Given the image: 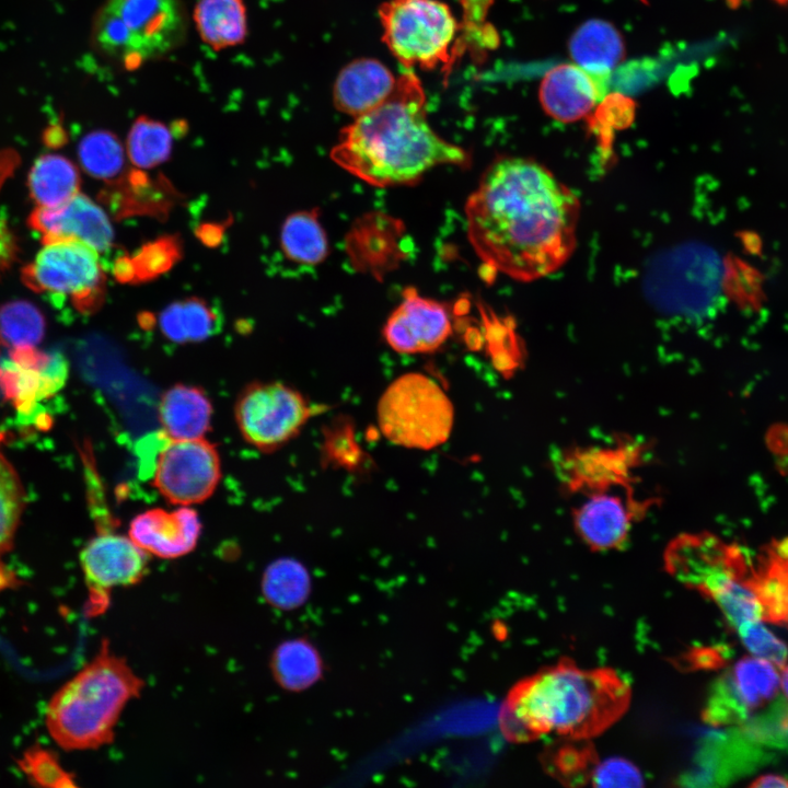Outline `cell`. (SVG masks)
<instances>
[{"instance_id": "b9f144b4", "label": "cell", "mask_w": 788, "mask_h": 788, "mask_svg": "<svg viewBox=\"0 0 788 788\" xmlns=\"http://www.w3.org/2000/svg\"><path fill=\"white\" fill-rule=\"evenodd\" d=\"M692 656V659L694 660L692 665H696L698 668L714 669L725 663V659L722 658L723 656L715 648H702L696 650Z\"/></svg>"}, {"instance_id": "277c9868", "label": "cell", "mask_w": 788, "mask_h": 788, "mask_svg": "<svg viewBox=\"0 0 788 788\" xmlns=\"http://www.w3.org/2000/svg\"><path fill=\"white\" fill-rule=\"evenodd\" d=\"M144 687L124 657L103 639L94 658L50 698L45 725L63 750H96L111 744L127 704Z\"/></svg>"}, {"instance_id": "d4e9b609", "label": "cell", "mask_w": 788, "mask_h": 788, "mask_svg": "<svg viewBox=\"0 0 788 788\" xmlns=\"http://www.w3.org/2000/svg\"><path fill=\"white\" fill-rule=\"evenodd\" d=\"M218 313L200 298H186L164 308L158 317L161 334L176 344L208 339L219 328Z\"/></svg>"}, {"instance_id": "2e32d148", "label": "cell", "mask_w": 788, "mask_h": 788, "mask_svg": "<svg viewBox=\"0 0 788 788\" xmlns=\"http://www.w3.org/2000/svg\"><path fill=\"white\" fill-rule=\"evenodd\" d=\"M28 225L38 232L43 242L71 239L105 252L114 242V230L106 212L88 196L78 193L60 207H36Z\"/></svg>"}, {"instance_id": "83f0119b", "label": "cell", "mask_w": 788, "mask_h": 788, "mask_svg": "<svg viewBox=\"0 0 788 788\" xmlns=\"http://www.w3.org/2000/svg\"><path fill=\"white\" fill-rule=\"evenodd\" d=\"M280 247L288 259L302 265H317L328 253L327 237L316 210L291 213L282 223Z\"/></svg>"}, {"instance_id": "ffe728a7", "label": "cell", "mask_w": 788, "mask_h": 788, "mask_svg": "<svg viewBox=\"0 0 788 788\" xmlns=\"http://www.w3.org/2000/svg\"><path fill=\"white\" fill-rule=\"evenodd\" d=\"M212 416L210 397L200 386L177 383L160 396L158 418L170 440L205 438L211 428Z\"/></svg>"}, {"instance_id": "f35d334b", "label": "cell", "mask_w": 788, "mask_h": 788, "mask_svg": "<svg viewBox=\"0 0 788 788\" xmlns=\"http://www.w3.org/2000/svg\"><path fill=\"white\" fill-rule=\"evenodd\" d=\"M737 633L752 656L765 659L780 669L787 663V645L765 627L761 621L745 622L737 628Z\"/></svg>"}, {"instance_id": "8d00e7d4", "label": "cell", "mask_w": 788, "mask_h": 788, "mask_svg": "<svg viewBox=\"0 0 788 788\" xmlns=\"http://www.w3.org/2000/svg\"><path fill=\"white\" fill-rule=\"evenodd\" d=\"M19 767L35 786L50 788L78 787L74 776L67 772L57 756L39 745L27 749L18 761Z\"/></svg>"}, {"instance_id": "cb8c5ba5", "label": "cell", "mask_w": 788, "mask_h": 788, "mask_svg": "<svg viewBox=\"0 0 788 788\" xmlns=\"http://www.w3.org/2000/svg\"><path fill=\"white\" fill-rule=\"evenodd\" d=\"M77 166L65 157L45 154L33 164L27 178L30 195L39 208H57L73 198L80 189Z\"/></svg>"}, {"instance_id": "9c48e42d", "label": "cell", "mask_w": 788, "mask_h": 788, "mask_svg": "<svg viewBox=\"0 0 788 788\" xmlns=\"http://www.w3.org/2000/svg\"><path fill=\"white\" fill-rule=\"evenodd\" d=\"M233 412L244 441L264 453L293 440L314 415L306 397L281 381L246 384L236 396Z\"/></svg>"}, {"instance_id": "f1b7e54d", "label": "cell", "mask_w": 788, "mask_h": 788, "mask_svg": "<svg viewBox=\"0 0 788 788\" xmlns=\"http://www.w3.org/2000/svg\"><path fill=\"white\" fill-rule=\"evenodd\" d=\"M182 256V243L175 235H165L142 245L132 256L116 259L115 277L124 282L152 280L171 269Z\"/></svg>"}, {"instance_id": "f6af8a7d", "label": "cell", "mask_w": 788, "mask_h": 788, "mask_svg": "<svg viewBox=\"0 0 788 788\" xmlns=\"http://www.w3.org/2000/svg\"><path fill=\"white\" fill-rule=\"evenodd\" d=\"M773 1L779 5L788 7V0H773Z\"/></svg>"}, {"instance_id": "ab89813d", "label": "cell", "mask_w": 788, "mask_h": 788, "mask_svg": "<svg viewBox=\"0 0 788 788\" xmlns=\"http://www.w3.org/2000/svg\"><path fill=\"white\" fill-rule=\"evenodd\" d=\"M591 785L595 787H639L644 777L639 768L624 757H609L600 761Z\"/></svg>"}, {"instance_id": "9a60e30c", "label": "cell", "mask_w": 788, "mask_h": 788, "mask_svg": "<svg viewBox=\"0 0 788 788\" xmlns=\"http://www.w3.org/2000/svg\"><path fill=\"white\" fill-rule=\"evenodd\" d=\"M69 364L58 351L43 352L35 347L11 349L0 369L5 395L22 412H28L66 384Z\"/></svg>"}, {"instance_id": "1f68e13d", "label": "cell", "mask_w": 788, "mask_h": 788, "mask_svg": "<svg viewBox=\"0 0 788 788\" xmlns=\"http://www.w3.org/2000/svg\"><path fill=\"white\" fill-rule=\"evenodd\" d=\"M738 697L750 711L769 703L780 687V675L769 661L748 656L728 673Z\"/></svg>"}, {"instance_id": "d6986e66", "label": "cell", "mask_w": 788, "mask_h": 788, "mask_svg": "<svg viewBox=\"0 0 788 788\" xmlns=\"http://www.w3.org/2000/svg\"><path fill=\"white\" fill-rule=\"evenodd\" d=\"M396 83L397 78L382 62L370 58L355 60L336 78L334 105L354 118L359 117L383 103Z\"/></svg>"}, {"instance_id": "8992f818", "label": "cell", "mask_w": 788, "mask_h": 788, "mask_svg": "<svg viewBox=\"0 0 788 788\" xmlns=\"http://www.w3.org/2000/svg\"><path fill=\"white\" fill-rule=\"evenodd\" d=\"M380 431L399 447L431 450L443 444L454 424V407L430 376L408 372L387 385L376 406Z\"/></svg>"}, {"instance_id": "484cf974", "label": "cell", "mask_w": 788, "mask_h": 788, "mask_svg": "<svg viewBox=\"0 0 788 788\" xmlns=\"http://www.w3.org/2000/svg\"><path fill=\"white\" fill-rule=\"evenodd\" d=\"M195 20L201 38L217 48L240 44L246 35L242 0H199Z\"/></svg>"}, {"instance_id": "d590c367", "label": "cell", "mask_w": 788, "mask_h": 788, "mask_svg": "<svg viewBox=\"0 0 788 788\" xmlns=\"http://www.w3.org/2000/svg\"><path fill=\"white\" fill-rule=\"evenodd\" d=\"M462 22L455 42L454 56L465 50L486 53L496 48L499 36L495 27L487 22V15L494 0H460Z\"/></svg>"}, {"instance_id": "4fadbf2b", "label": "cell", "mask_w": 788, "mask_h": 788, "mask_svg": "<svg viewBox=\"0 0 788 788\" xmlns=\"http://www.w3.org/2000/svg\"><path fill=\"white\" fill-rule=\"evenodd\" d=\"M650 507L635 487L610 489L578 497L572 508V523L578 536L592 551L619 548L633 526Z\"/></svg>"}, {"instance_id": "836d02e7", "label": "cell", "mask_w": 788, "mask_h": 788, "mask_svg": "<svg viewBox=\"0 0 788 788\" xmlns=\"http://www.w3.org/2000/svg\"><path fill=\"white\" fill-rule=\"evenodd\" d=\"M172 141V135L166 126L140 118L129 131L126 153L134 166L150 170L170 158Z\"/></svg>"}, {"instance_id": "ee69618b", "label": "cell", "mask_w": 788, "mask_h": 788, "mask_svg": "<svg viewBox=\"0 0 788 788\" xmlns=\"http://www.w3.org/2000/svg\"><path fill=\"white\" fill-rule=\"evenodd\" d=\"M783 672L780 675V687L788 698V664L786 663L783 668Z\"/></svg>"}, {"instance_id": "ac0fdd59", "label": "cell", "mask_w": 788, "mask_h": 788, "mask_svg": "<svg viewBox=\"0 0 788 788\" xmlns=\"http://www.w3.org/2000/svg\"><path fill=\"white\" fill-rule=\"evenodd\" d=\"M605 97L594 80L575 63H561L551 69L540 86L543 109L561 123L586 117Z\"/></svg>"}, {"instance_id": "4316f807", "label": "cell", "mask_w": 788, "mask_h": 788, "mask_svg": "<svg viewBox=\"0 0 788 788\" xmlns=\"http://www.w3.org/2000/svg\"><path fill=\"white\" fill-rule=\"evenodd\" d=\"M312 590L306 567L293 558H279L270 563L262 578V593L266 602L281 611L301 607Z\"/></svg>"}, {"instance_id": "60d3db41", "label": "cell", "mask_w": 788, "mask_h": 788, "mask_svg": "<svg viewBox=\"0 0 788 788\" xmlns=\"http://www.w3.org/2000/svg\"><path fill=\"white\" fill-rule=\"evenodd\" d=\"M16 254V244L8 225L0 221V270L10 266Z\"/></svg>"}, {"instance_id": "ba28073f", "label": "cell", "mask_w": 788, "mask_h": 788, "mask_svg": "<svg viewBox=\"0 0 788 788\" xmlns=\"http://www.w3.org/2000/svg\"><path fill=\"white\" fill-rule=\"evenodd\" d=\"M43 243L34 260L22 269L23 282L35 292L69 298L81 313L95 312L106 289L99 252L71 239Z\"/></svg>"}, {"instance_id": "7c38bea8", "label": "cell", "mask_w": 788, "mask_h": 788, "mask_svg": "<svg viewBox=\"0 0 788 788\" xmlns=\"http://www.w3.org/2000/svg\"><path fill=\"white\" fill-rule=\"evenodd\" d=\"M221 479L217 447L205 438L170 440L159 452L153 487L172 505L201 503Z\"/></svg>"}, {"instance_id": "7402d4cb", "label": "cell", "mask_w": 788, "mask_h": 788, "mask_svg": "<svg viewBox=\"0 0 788 788\" xmlns=\"http://www.w3.org/2000/svg\"><path fill=\"white\" fill-rule=\"evenodd\" d=\"M744 582L760 602L762 621L788 626V538L772 543Z\"/></svg>"}, {"instance_id": "f546056e", "label": "cell", "mask_w": 788, "mask_h": 788, "mask_svg": "<svg viewBox=\"0 0 788 788\" xmlns=\"http://www.w3.org/2000/svg\"><path fill=\"white\" fill-rule=\"evenodd\" d=\"M561 739V742L544 751V769L564 785L582 786L591 783L600 762L593 745L589 740Z\"/></svg>"}, {"instance_id": "74e56055", "label": "cell", "mask_w": 788, "mask_h": 788, "mask_svg": "<svg viewBox=\"0 0 788 788\" xmlns=\"http://www.w3.org/2000/svg\"><path fill=\"white\" fill-rule=\"evenodd\" d=\"M749 710L741 703L727 673L712 688L703 711V718L711 726L720 727L742 722Z\"/></svg>"}, {"instance_id": "30bf717a", "label": "cell", "mask_w": 788, "mask_h": 788, "mask_svg": "<svg viewBox=\"0 0 788 788\" xmlns=\"http://www.w3.org/2000/svg\"><path fill=\"white\" fill-rule=\"evenodd\" d=\"M647 455L638 439L619 437L610 442L569 447L553 459L561 487L571 496L635 487Z\"/></svg>"}, {"instance_id": "7a4b0ae2", "label": "cell", "mask_w": 788, "mask_h": 788, "mask_svg": "<svg viewBox=\"0 0 788 788\" xmlns=\"http://www.w3.org/2000/svg\"><path fill=\"white\" fill-rule=\"evenodd\" d=\"M341 169L374 186L412 184L441 164L465 165V150L429 125L418 77L406 70L391 95L341 130L332 150Z\"/></svg>"}, {"instance_id": "6da1fadb", "label": "cell", "mask_w": 788, "mask_h": 788, "mask_svg": "<svg viewBox=\"0 0 788 788\" xmlns=\"http://www.w3.org/2000/svg\"><path fill=\"white\" fill-rule=\"evenodd\" d=\"M580 200L540 162L494 161L468 197V240L494 271L514 280L542 279L561 268L577 246Z\"/></svg>"}, {"instance_id": "e575fe53", "label": "cell", "mask_w": 788, "mask_h": 788, "mask_svg": "<svg viewBox=\"0 0 788 788\" xmlns=\"http://www.w3.org/2000/svg\"><path fill=\"white\" fill-rule=\"evenodd\" d=\"M44 334V316L32 303L13 301L0 306V341L10 350L35 347Z\"/></svg>"}, {"instance_id": "5bb4252c", "label": "cell", "mask_w": 788, "mask_h": 788, "mask_svg": "<svg viewBox=\"0 0 788 788\" xmlns=\"http://www.w3.org/2000/svg\"><path fill=\"white\" fill-rule=\"evenodd\" d=\"M452 333L445 306L421 297L414 288L403 292V301L387 318L383 335L387 345L401 354H428L440 348Z\"/></svg>"}, {"instance_id": "5b68a950", "label": "cell", "mask_w": 788, "mask_h": 788, "mask_svg": "<svg viewBox=\"0 0 788 788\" xmlns=\"http://www.w3.org/2000/svg\"><path fill=\"white\" fill-rule=\"evenodd\" d=\"M181 0H106L93 24V39L105 55L140 62L174 49L184 37Z\"/></svg>"}, {"instance_id": "7bdbcfd3", "label": "cell", "mask_w": 788, "mask_h": 788, "mask_svg": "<svg viewBox=\"0 0 788 788\" xmlns=\"http://www.w3.org/2000/svg\"><path fill=\"white\" fill-rule=\"evenodd\" d=\"M750 787L753 788H780V787H788V778L776 775V774H766L757 777L755 780H753L750 784Z\"/></svg>"}, {"instance_id": "44dd1931", "label": "cell", "mask_w": 788, "mask_h": 788, "mask_svg": "<svg viewBox=\"0 0 788 788\" xmlns=\"http://www.w3.org/2000/svg\"><path fill=\"white\" fill-rule=\"evenodd\" d=\"M624 51L619 32L600 19L581 24L569 40L573 63L587 72L605 95L612 72L621 62Z\"/></svg>"}, {"instance_id": "8fae6325", "label": "cell", "mask_w": 788, "mask_h": 788, "mask_svg": "<svg viewBox=\"0 0 788 788\" xmlns=\"http://www.w3.org/2000/svg\"><path fill=\"white\" fill-rule=\"evenodd\" d=\"M149 556L129 535L99 529L79 555L88 589L85 614H103L113 589L138 584L148 572Z\"/></svg>"}, {"instance_id": "3957f363", "label": "cell", "mask_w": 788, "mask_h": 788, "mask_svg": "<svg viewBox=\"0 0 788 788\" xmlns=\"http://www.w3.org/2000/svg\"><path fill=\"white\" fill-rule=\"evenodd\" d=\"M631 692L611 668L581 669L568 658L517 682L502 702L498 725L513 743L554 732L590 740L626 712Z\"/></svg>"}, {"instance_id": "603a6c76", "label": "cell", "mask_w": 788, "mask_h": 788, "mask_svg": "<svg viewBox=\"0 0 788 788\" xmlns=\"http://www.w3.org/2000/svg\"><path fill=\"white\" fill-rule=\"evenodd\" d=\"M270 670L276 683L288 692H302L321 680L324 671L322 656L306 638L282 641L270 658Z\"/></svg>"}, {"instance_id": "d6a6232c", "label": "cell", "mask_w": 788, "mask_h": 788, "mask_svg": "<svg viewBox=\"0 0 788 788\" xmlns=\"http://www.w3.org/2000/svg\"><path fill=\"white\" fill-rule=\"evenodd\" d=\"M79 161L92 177L114 183L126 170L125 150L119 140L108 131H93L80 142Z\"/></svg>"}, {"instance_id": "4dcf8cb0", "label": "cell", "mask_w": 788, "mask_h": 788, "mask_svg": "<svg viewBox=\"0 0 788 788\" xmlns=\"http://www.w3.org/2000/svg\"><path fill=\"white\" fill-rule=\"evenodd\" d=\"M24 507L23 484L13 465L0 452V590L14 581L2 560L13 546Z\"/></svg>"}, {"instance_id": "52a82bcc", "label": "cell", "mask_w": 788, "mask_h": 788, "mask_svg": "<svg viewBox=\"0 0 788 788\" xmlns=\"http://www.w3.org/2000/svg\"><path fill=\"white\" fill-rule=\"evenodd\" d=\"M383 40L407 70L452 65L460 23L439 0H389L379 8Z\"/></svg>"}, {"instance_id": "e0dca14e", "label": "cell", "mask_w": 788, "mask_h": 788, "mask_svg": "<svg viewBox=\"0 0 788 788\" xmlns=\"http://www.w3.org/2000/svg\"><path fill=\"white\" fill-rule=\"evenodd\" d=\"M201 534L198 513L188 506L148 509L130 522L129 537L150 556L175 559L193 552Z\"/></svg>"}]
</instances>
